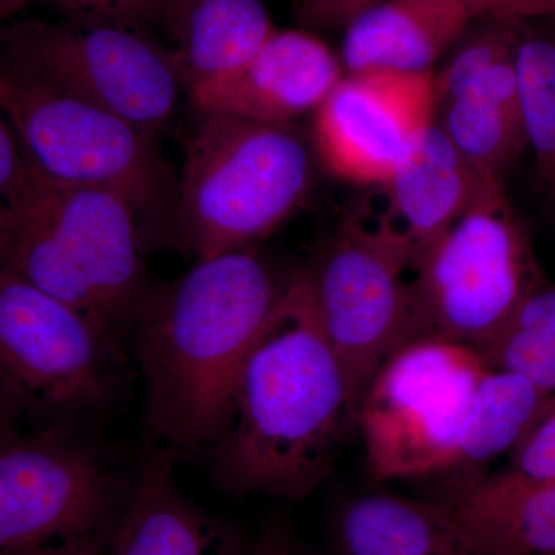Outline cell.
<instances>
[{
	"label": "cell",
	"mask_w": 555,
	"mask_h": 555,
	"mask_svg": "<svg viewBox=\"0 0 555 555\" xmlns=\"http://www.w3.org/2000/svg\"><path fill=\"white\" fill-rule=\"evenodd\" d=\"M284 286L258 248H247L150 287L131 328L145 433L158 449L177 459L206 455L217 443L241 369Z\"/></svg>",
	"instance_id": "6da1fadb"
},
{
	"label": "cell",
	"mask_w": 555,
	"mask_h": 555,
	"mask_svg": "<svg viewBox=\"0 0 555 555\" xmlns=\"http://www.w3.org/2000/svg\"><path fill=\"white\" fill-rule=\"evenodd\" d=\"M173 462L163 449L145 460L101 555H248L235 529L181 491Z\"/></svg>",
	"instance_id": "9a60e30c"
},
{
	"label": "cell",
	"mask_w": 555,
	"mask_h": 555,
	"mask_svg": "<svg viewBox=\"0 0 555 555\" xmlns=\"http://www.w3.org/2000/svg\"><path fill=\"white\" fill-rule=\"evenodd\" d=\"M469 0H382L346 27V75L433 73L473 22Z\"/></svg>",
	"instance_id": "e0dca14e"
},
{
	"label": "cell",
	"mask_w": 555,
	"mask_h": 555,
	"mask_svg": "<svg viewBox=\"0 0 555 555\" xmlns=\"http://www.w3.org/2000/svg\"><path fill=\"white\" fill-rule=\"evenodd\" d=\"M470 347L415 339L379 369L357 412L369 474L377 480L455 469L467 412L488 372Z\"/></svg>",
	"instance_id": "ba28073f"
},
{
	"label": "cell",
	"mask_w": 555,
	"mask_h": 555,
	"mask_svg": "<svg viewBox=\"0 0 555 555\" xmlns=\"http://www.w3.org/2000/svg\"><path fill=\"white\" fill-rule=\"evenodd\" d=\"M107 456L62 427L0 433V555L104 546L119 514Z\"/></svg>",
	"instance_id": "9c48e42d"
},
{
	"label": "cell",
	"mask_w": 555,
	"mask_h": 555,
	"mask_svg": "<svg viewBox=\"0 0 555 555\" xmlns=\"http://www.w3.org/2000/svg\"><path fill=\"white\" fill-rule=\"evenodd\" d=\"M0 56L158 138L184 89L170 49L118 25L10 22Z\"/></svg>",
	"instance_id": "30bf717a"
},
{
	"label": "cell",
	"mask_w": 555,
	"mask_h": 555,
	"mask_svg": "<svg viewBox=\"0 0 555 555\" xmlns=\"http://www.w3.org/2000/svg\"><path fill=\"white\" fill-rule=\"evenodd\" d=\"M486 366L528 379L555 398V286L543 284L481 350Z\"/></svg>",
	"instance_id": "603a6c76"
},
{
	"label": "cell",
	"mask_w": 555,
	"mask_h": 555,
	"mask_svg": "<svg viewBox=\"0 0 555 555\" xmlns=\"http://www.w3.org/2000/svg\"><path fill=\"white\" fill-rule=\"evenodd\" d=\"M550 403L528 379L488 369L478 383L460 443L459 467L480 469L520 443Z\"/></svg>",
	"instance_id": "44dd1931"
},
{
	"label": "cell",
	"mask_w": 555,
	"mask_h": 555,
	"mask_svg": "<svg viewBox=\"0 0 555 555\" xmlns=\"http://www.w3.org/2000/svg\"><path fill=\"white\" fill-rule=\"evenodd\" d=\"M11 224H13V217L9 204L0 199V259L5 251L7 243H9Z\"/></svg>",
	"instance_id": "4dcf8cb0"
},
{
	"label": "cell",
	"mask_w": 555,
	"mask_h": 555,
	"mask_svg": "<svg viewBox=\"0 0 555 555\" xmlns=\"http://www.w3.org/2000/svg\"><path fill=\"white\" fill-rule=\"evenodd\" d=\"M543 284L503 179H491L409 270L411 343L441 339L481 353Z\"/></svg>",
	"instance_id": "8992f818"
},
{
	"label": "cell",
	"mask_w": 555,
	"mask_h": 555,
	"mask_svg": "<svg viewBox=\"0 0 555 555\" xmlns=\"http://www.w3.org/2000/svg\"><path fill=\"white\" fill-rule=\"evenodd\" d=\"M382 0H294L295 13L312 27H347Z\"/></svg>",
	"instance_id": "484cf974"
},
{
	"label": "cell",
	"mask_w": 555,
	"mask_h": 555,
	"mask_svg": "<svg viewBox=\"0 0 555 555\" xmlns=\"http://www.w3.org/2000/svg\"><path fill=\"white\" fill-rule=\"evenodd\" d=\"M448 500L460 555H555V485L500 492L474 481Z\"/></svg>",
	"instance_id": "ffe728a7"
},
{
	"label": "cell",
	"mask_w": 555,
	"mask_h": 555,
	"mask_svg": "<svg viewBox=\"0 0 555 555\" xmlns=\"http://www.w3.org/2000/svg\"><path fill=\"white\" fill-rule=\"evenodd\" d=\"M436 72L434 124L477 173L502 178L528 149L517 83L518 22L478 16ZM470 25V24H469Z\"/></svg>",
	"instance_id": "7c38bea8"
},
{
	"label": "cell",
	"mask_w": 555,
	"mask_h": 555,
	"mask_svg": "<svg viewBox=\"0 0 555 555\" xmlns=\"http://www.w3.org/2000/svg\"><path fill=\"white\" fill-rule=\"evenodd\" d=\"M14 420H16V416L11 414L10 409L3 403L2 396H0V433L13 427Z\"/></svg>",
	"instance_id": "1f68e13d"
},
{
	"label": "cell",
	"mask_w": 555,
	"mask_h": 555,
	"mask_svg": "<svg viewBox=\"0 0 555 555\" xmlns=\"http://www.w3.org/2000/svg\"><path fill=\"white\" fill-rule=\"evenodd\" d=\"M312 155L294 124L201 116L169 235L196 261L258 248L306 198Z\"/></svg>",
	"instance_id": "277c9868"
},
{
	"label": "cell",
	"mask_w": 555,
	"mask_h": 555,
	"mask_svg": "<svg viewBox=\"0 0 555 555\" xmlns=\"http://www.w3.org/2000/svg\"><path fill=\"white\" fill-rule=\"evenodd\" d=\"M0 108L36 177L107 190L150 233L169 235L178 178L158 137L0 56Z\"/></svg>",
	"instance_id": "5b68a950"
},
{
	"label": "cell",
	"mask_w": 555,
	"mask_h": 555,
	"mask_svg": "<svg viewBox=\"0 0 555 555\" xmlns=\"http://www.w3.org/2000/svg\"><path fill=\"white\" fill-rule=\"evenodd\" d=\"M102 550V547H101ZM101 550L94 551V553H91L90 555H101Z\"/></svg>",
	"instance_id": "836d02e7"
},
{
	"label": "cell",
	"mask_w": 555,
	"mask_h": 555,
	"mask_svg": "<svg viewBox=\"0 0 555 555\" xmlns=\"http://www.w3.org/2000/svg\"><path fill=\"white\" fill-rule=\"evenodd\" d=\"M474 2H476V0H469L470 5H473Z\"/></svg>",
	"instance_id": "e575fe53"
},
{
	"label": "cell",
	"mask_w": 555,
	"mask_h": 555,
	"mask_svg": "<svg viewBox=\"0 0 555 555\" xmlns=\"http://www.w3.org/2000/svg\"><path fill=\"white\" fill-rule=\"evenodd\" d=\"M7 204L13 224L0 269L67 302L119 347L150 291L134 208L107 190L54 184L30 170Z\"/></svg>",
	"instance_id": "3957f363"
},
{
	"label": "cell",
	"mask_w": 555,
	"mask_h": 555,
	"mask_svg": "<svg viewBox=\"0 0 555 555\" xmlns=\"http://www.w3.org/2000/svg\"><path fill=\"white\" fill-rule=\"evenodd\" d=\"M164 25L184 90L235 72L276 30L264 0H171Z\"/></svg>",
	"instance_id": "ac0fdd59"
},
{
	"label": "cell",
	"mask_w": 555,
	"mask_h": 555,
	"mask_svg": "<svg viewBox=\"0 0 555 555\" xmlns=\"http://www.w3.org/2000/svg\"><path fill=\"white\" fill-rule=\"evenodd\" d=\"M412 255L382 210L343 219L308 273L313 302L349 390L353 415L378 374L411 343Z\"/></svg>",
	"instance_id": "52a82bcc"
},
{
	"label": "cell",
	"mask_w": 555,
	"mask_h": 555,
	"mask_svg": "<svg viewBox=\"0 0 555 555\" xmlns=\"http://www.w3.org/2000/svg\"><path fill=\"white\" fill-rule=\"evenodd\" d=\"M65 20L145 31L164 24L171 0H50Z\"/></svg>",
	"instance_id": "d4e9b609"
},
{
	"label": "cell",
	"mask_w": 555,
	"mask_h": 555,
	"mask_svg": "<svg viewBox=\"0 0 555 555\" xmlns=\"http://www.w3.org/2000/svg\"><path fill=\"white\" fill-rule=\"evenodd\" d=\"M473 16H494L517 22L555 20V0H476Z\"/></svg>",
	"instance_id": "83f0119b"
},
{
	"label": "cell",
	"mask_w": 555,
	"mask_h": 555,
	"mask_svg": "<svg viewBox=\"0 0 555 555\" xmlns=\"http://www.w3.org/2000/svg\"><path fill=\"white\" fill-rule=\"evenodd\" d=\"M91 553H78V551L69 550H46L36 551V553L16 554V555H90Z\"/></svg>",
	"instance_id": "d6a6232c"
},
{
	"label": "cell",
	"mask_w": 555,
	"mask_h": 555,
	"mask_svg": "<svg viewBox=\"0 0 555 555\" xmlns=\"http://www.w3.org/2000/svg\"><path fill=\"white\" fill-rule=\"evenodd\" d=\"M356 425L306 270L294 273L241 369L229 425L207 452L230 495L301 500L326 480Z\"/></svg>",
	"instance_id": "7a4b0ae2"
},
{
	"label": "cell",
	"mask_w": 555,
	"mask_h": 555,
	"mask_svg": "<svg viewBox=\"0 0 555 555\" xmlns=\"http://www.w3.org/2000/svg\"><path fill=\"white\" fill-rule=\"evenodd\" d=\"M35 2L39 0H0V27L13 22L17 14Z\"/></svg>",
	"instance_id": "f546056e"
},
{
	"label": "cell",
	"mask_w": 555,
	"mask_h": 555,
	"mask_svg": "<svg viewBox=\"0 0 555 555\" xmlns=\"http://www.w3.org/2000/svg\"><path fill=\"white\" fill-rule=\"evenodd\" d=\"M248 555H299L297 540L286 521L270 518Z\"/></svg>",
	"instance_id": "f1b7e54d"
},
{
	"label": "cell",
	"mask_w": 555,
	"mask_h": 555,
	"mask_svg": "<svg viewBox=\"0 0 555 555\" xmlns=\"http://www.w3.org/2000/svg\"><path fill=\"white\" fill-rule=\"evenodd\" d=\"M119 358L89 318L0 269V396L16 418L96 411L112 396Z\"/></svg>",
	"instance_id": "8fae6325"
},
{
	"label": "cell",
	"mask_w": 555,
	"mask_h": 555,
	"mask_svg": "<svg viewBox=\"0 0 555 555\" xmlns=\"http://www.w3.org/2000/svg\"><path fill=\"white\" fill-rule=\"evenodd\" d=\"M491 179L502 178L477 173L436 124L420 131L382 185L386 196L382 211L406 241L412 264L465 214Z\"/></svg>",
	"instance_id": "2e32d148"
},
{
	"label": "cell",
	"mask_w": 555,
	"mask_h": 555,
	"mask_svg": "<svg viewBox=\"0 0 555 555\" xmlns=\"http://www.w3.org/2000/svg\"><path fill=\"white\" fill-rule=\"evenodd\" d=\"M434 113V72L345 73L313 112V150L335 177L382 188Z\"/></svg>",
	"instance_id": "4fadbf2b"
},
{
	"label": "cell",
	"mask_w": 555,
	"mask_h": 555,
	"mask_svg": "<svg viewBox=\"0 0 555 555\" xmlns=\"http://www.w3.org/2000/svg\"><path fill=\"white\" fill-rule=\"evenodd\" d=\"M334 537L339 555H460L459 528L448 499L357 495L339 507Z\"/></svg>",
	"instance_id": "d6986e66"
},
{
	"label": "cell",
	"mask_w": 555,
	"mask_h": 555,
	"mask_svg": "<svg viewBox=\"0 0 555 555\" xmlns=\"http://www.w3.org/2000/svg\"><path fill=\"white\" fill-rule=\"evenodd\" d=\"M28 177L27 164L9 120L0 108V199L9 203Z\"/></svg>",
	"instance_id": "4316f807"
},
{
	"label": "cell",
	"mask_w": 555,
	"mask_h": 555,
	"mask_svg": "<svg viewBox=\"0 0 555 555\" xmlns=\"http://www.w3.org/2000/svg\"><path fill=\"white\" fill-rule=\"evenodd\" d=\"M517 83L537 178L555 203V27L518 22Z\"/></svg>",
	"instance_id": "7402d4cb"
},
{
	"label": "cell",
	"mask_w": 555,
	"mask_h": 555,
	"mask_svg": "<svg viewBox=\"0 0 555 555\" xmlns=\"http://www.w3.org/2000/svg\"><path fill=\"white\" fill-rule=\"evenodd\" d=\"M343 76L341 61L323 40L308 31L276 28L235 72L185 91L199 116L294 124L315 112Z\"/></svg>",
	"instance_id": "5bb4252c"
},
{
	"label": "cell",
	"mask_w": 555,
	"mask_h": 555,
	"mask_svg": "<svg viewBox=\"0 0 555 555\" xmlns=\"http://www.w3.org/2000/svg\"><path fill=\"white\" fill-rule=\"evenodd\" d=\"M507 456L503 469L477 481L500 492L555 485V398Z\"/></svg>",
	"instance_id": "cb8c5ba5"
}]
</instances>
